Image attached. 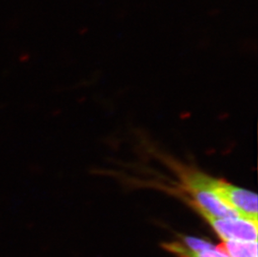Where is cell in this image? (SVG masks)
I'll return each instance as SVG.
<instances>
[{
    "label": "cell",
    "instance_id": "7a4b0ae2",
    "mask_svg": "<svg viewBox=\"0 0 258 257\" xmlns=\"http://www.w3.org/2000/svg\"><path fill=\"white\" fill-rule=\"evenodd\" d=\"M215 192L241 217L257 221V196L254 192L220 178L215 187Z\"/></svg>",
    "mask_w": 258,
    "mask_h": 257
},
{
    "label": "cell",
    "instance_id": "5b68a950",
    "mask_svg": "<svg viewBox=\"0 0 258 257\" xmlns=\"http://www.w3.org/2000/svg\"><path fill=\"white\" fill-rule=\"evenodd\" d=\"M183 241L185 243L186 246L185 247L189 250H193V251H201V250H209V249H213L214 246L210 244L207 241L198 239L194 237H184Z\"/></svg>",
    "mask_w": 258,
    "mask_h": 257
},
{
    "label": "cell",
    "instance_id": "3957f363",
    "mask_svg": "<svg viewBox=\"0 0 258 257\" xmlns=\"http://www.w3.org/2000/svg\"><path fill=\"white\" fill-rule=\"evenodd\" d=\"M217 249L230 257H257V241H224Z\"/></svg>",
    "mask_w": 258,
    "mask_h": 257
},
{
    "label": "cell",
    "instance_id": "6da1fadb",
    "mask_svg": "<svg viewBox=\"0 0 258 257\" xmlns=\"http://www.w3.org/2000/svg\"><path fill=\"white\" fill-rule=\"evenodd\" d=\"M224 241H257V221L242 217L219 218L201 213Z\"/></svg>",
    "mask_w": 258,
    "mask_h": 257
},
{
    "label": "cell",
    "instance_id": "277c9868",
    "mask_svg": "<svg viewBox=\"0 0 258 257\" xmlns=\"http://www.w3.org/2000/svg\"><path fill=\"white\" fill-rule=\"evenodd\" d=\"M166 250L174 253L179 257H230L217 249L193 251L179 242L167 243L163 245Z\"/></svg>",
    "mask_w": 258,
    "mask_h": 257
}]
</instances>
